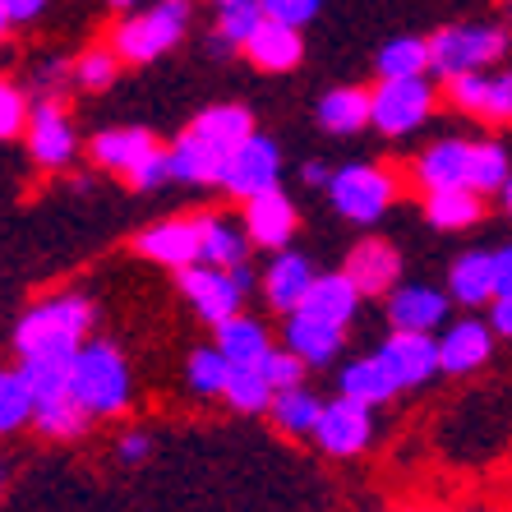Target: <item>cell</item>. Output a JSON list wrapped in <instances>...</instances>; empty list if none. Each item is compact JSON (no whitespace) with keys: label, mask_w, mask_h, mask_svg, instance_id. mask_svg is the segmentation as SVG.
<instances>
[{"label":"cell","mask_w":512,"mask_h":512,"mask_svg":"<svg viewBox=\"0 0 512 512\" xmlns=\"http://www.w3.org/2000/svg\"><path fill=\"white\" fill-rule=\"evenodd\" d=\"M84 157L93 162V171L116 176L130 194H157L171 185V157L167 143L157 139L143 125H111L97 130L93 139H84Z\"/></svg>","instance_id":"cell-2"},{"label":"cell","mask_w":512,"mask_h":512,"mask_svg":"<svg viewBox=\"0 0 512 512\" xmlns=\"http://www.w3.org/2000/svg\"><path fill=\"white\" fill-rule=\"evenodd\" d=\"M259 370L268 374V383H273V388H291V383H310V365H305V360L296 356V351H286L282 342L273 346V351H268V356L259 360Z\"/></svg>","instance_id":"cell-44"},{"label":"cell","mask_w":512,"mask_h":512,"mask_svg":"<svg viewBox=\"0 0 512 512\" xmlns=\"http://www.w3.org/2000/svg\"><path fill=\"white\" fill-rule=\"evenodd\" d=\"M494 199H499L503 217H512V176H508V185H503V190H499V194H494Z\"/></svg>","instance_id":"cell-53"},{"label":"cell","mask_w":512,"mask_h":512,"mask_svg":"<svg viewBox=\"0 0 512 512\" xmlns=\"http://www.w3.org/2000/svg\"><path fill=\"white\" fill-rule=\"evenodd\" d=\"M194 28V0H148L143 10L120 14L107 42L125 65H157L162 56L190 37Z\"/></svg>","instance_id":"cell-4"},{"label":"cell","mask_w":512,"mask_h":512,"mask_svg":"<svg viewBox=\"0 0 512 512\" xmlns=\"http://www.w3.org/2000/svg\"><path fill=\"white\" fill-rule=\"evenodd\" d=\"M120 70H125V60L116 56V47H111L107 37H102V42H88V47L74 56V88H79V93H111Z\"/></svg>","instance_id":"cell-35"},{"label":"cell","mask_w":512,"mask_h":512,"mask_svg":"<svg viewBox=\"0 0 512 512\" xmlns=\"http://www.w3.org/2000/svg\"><path fill=\"white\" fill-rule=\"evenodd\" d=\"M273 383L259 365H231L227 374V388H222V402L236 411V416H268V406H273Z\"/></svg>","instance_id":"cell-33"},{"label":"cell","mask_w":512,"mask_h":512,"mask_svg":"<svg viewBox=\"0 0 512 512\" xmlns=\"http://www.w3.org/2000/svg\"><path fill=\"white\" fill-rule=\"evenodd\" d=\"M5 480H10V471H5V462H0V494H5Z\"/></svg>","instance_id":"cell-56"},{"label":"cell","mask_w":512,"mask_h":512,"mask_svg":"<svg viewBox=\"0 0 512 512\" xmlns=\"http://www.w3.org/2000/svg\"><path fill=\"white\" fill-rule=\"evenodd\" d=\"M227 143L208 139L199 125H185L176 139L167 143L171 157V185H194V190H217L222 185V167H227Z\"/></svg>","instance_id":"cell-19"},{"label":"cell","mask_w":512,"mask_h":512,"mask_svg":"<svg viewBox=\"0 0 512 512\" xmlns=\"http://www.w3.org/2000/svg\"><path fill=\"white\" fill-rule=\"evenodd\" d=\"M319 10H323V0H263V14L291 28H310L319 19Z\"/></svg>","instance_id":"cell-45"},{"label":"cell","mask_w":512,"mask_h":512,"mask_svg":"<svg viewBox=\"0 0 512 512\" xmlns=\"http://www.w3.org/2000/svg\"><path fill=\"white\" fill-rule=\"evenodd\" d=\"M263 19H268V14H263V0H236V5H222V10H217L213 33L240 56V51H245V42L259 33Z\"/></svg>","instance_id":"cell-40"},{"label":"cell","mask_w":512,"mask_h":512,"mask_svg":"<svg viewBox=\"0 0 512 512\" xmlns=\"http://www.w3.org/2000/svg\"><path fill=\"white\" fill-rule=\"evenodd\" d=\"M28 93L33 97H65L74 88V56H37L28 65Z\"/></svg>","instance_id":"cell-42"},{"label":"cell","mask_w":512,"mask_h":512,"mask_svg":"<svg viewBox=\"0 0 512 512\" xmlns=\"http://www.w3.org/2000/svg\"><path fill=\"white\" fill-rule=\"evenodd\" d=\"M190 125H199L208 139L227 143V148H236L240 139H250V134L259 130V125H254V111L245 107V102H213V107H203Z\"/></svg>","instance_id":"cell-38"},{"label":"cell","mask_w":512,"mask_h":512,"mask_svg":"<svg viewBox=\"0 0 512 512\" xmlns=\"http://www.w3.org/2000/svg\"><path fill=\"white\" fill-rule=\"evenodd\" d=\"M51 0H5V10H10L14 24H37L42 14H47Z\"/></svg>","instance_id":"cell-49"},{"label":"cell","mask_w":512,"mask_h":512,"mask_svg":"<svg viewBox=\"0 0 512 512\" xmlns=\"http://www.w3.org/2000/svg\"><path fill=\"white\" fill-rule=\"evenodd\" d=\"M453 296L434 282H397L383 296V319L388 328H406V333H439L453 319Z\"/></svg>","instance_id":"cell-17"},{"label":"cell","mask_w":512,"mask_h":512,"mask_svg":"<svg viewBox=\"0 0 512 512\" xmlns=\"http://www.w3.org/2000/svg\"><path fill=\"white\" fill-rule=\"evenodd\" d=\"M314 277H319V268H314L310 254H300L286 245V250H277L273 259H268V268L259 273V296L268 310L286 319V314H296L300 305H305Z\"/></svg>","instance_id":"cell-20"},{"label":"cell","mask_w":512,"mask_h":512,"mask_svg":"<svg viewBox=\"0 0 512 512\" xmlns=\"http://www.w3.org/2000/svg\"><path fill=\"white\" fill-rule=\"evenodd\" d=\"M14 19H10V10H5V0H0V47H5V42H10V33H14Z\"/></svg>","instance_id":"cell-51"},{"label":"cell","mask_w":512,"mask_h":512,"mask_svg":"<svg viewBox=\"0 0 512 512\" xmlns=\"http://www.w3.org/2000/svg\"><path fill=\"white\" fill-rule=\"evenodd\" d=\"M443 291L453 296L457 310H489V300L499 296L494 291V250H462L448 263V277H443Z\"/></svg>","instance_id":"cell-24"},{"label":"cell","mask_w":512,"mask_h":512,"mask_svg":"<svg viewBox=\"0 0 512 512\" xmlns=\"http://www.w3.org/2000/svg\"><path fill=\"white\" fill-rule=\"evenodd\" d=\"M485 319L494 323V333H499V342H512V296H494V300H489Z\"/></svg>","instance_id":"cell-47"},{"label":"cell","mask_w":512,"mask_h":512,"mask_svg":"<svg viewBox=\"0 0 512 512\" xmlns=\"http://www.w3.org/2000/svg\"><path fill=\"white\" fill-rule=\"evenodd\" d=\"M503 24L512 28V0H503Z\"/></svg>","instance_id":"cell-54"},{"label":"cell","mask_w":512,"mask_h":512,"mask_svg":"<svg viewBox=\"0 0 512 512\" xmlns=\"http://www.w3.org/2000/svg\"><path fill=\"white\" fill-rule=\"evenodd\" d=\"M28 116H33V93H28L19 79L0 74V143L24 139Z\"/></svg>","instance_id":"cell-43"},{"label":"cell","mask_w":512,"mask_h":512,"mask_svg":"<svg viewBox=\"0 0 512 512\" xmlns=\"http://www.w3.org/2000/svg\"><path fill=\"white\" fill-rule=\"evenodd\" d=\"M374 434H379V411L337 393V397H328V402H323V416H319V425H314L310 443L319 448L323 457H337V462H346V457L370 453V448H374Z\"/></svg>","instance_id":"cell-12"},{"label":"cell","mask_w":512,"mask_h":512,"mask_svg":"<svg viewBox=\"0 0 512 512\" xmlns=\"http://www.w3.org/2000/svg\"><path fill=\"white\" fill-rule=\"evenodd\" d=\"M282 346L296 351L310 370H333L342 365V351H346V328L337 323H323L314 314H286L282 319Z\"/></svg>","instance_id":"cell-22"},{"label":"cell","mask_w":512,"mask_h":512,"mask_svg":"<svg viewBox=\"0 0 512 512\" xmlns=\"http://www.w3.org/2000/svg\"><path fill=\"white\" fill-rule=\"evenodd\" d=\"M374 74L379 79H416L429 74V37L420 33H397L374 51Z\"/></svg>","instance_id":"cell-32"},{"label":"cell","mask_w":512,"mask_h":512,"mask_svg":"<svg viewBox=\"0 0 512 512\" xmlns=\"http://www.w3.org/2000/svg\"><path fill=\"white\" fill-rule=\"evenodd\" d=\"M93 323H97V305L88 291H51V296L33 300L19 319H14V333L10 346L14 356L28 360V356H60V360H74V351L93 337Z\"/></svg>","instance_id":"cell-1"},{"label":"cell","mask_w":512,"mask_h":512,"mask_svg":"<svg viewBox=\"0 0 512 512\" xmlns=\"http://www.w3.org/2000/svg\"><path fill=\"white\" fill-rule=\"evenodd\" d=\"M213 346L231 360V365H259V360L277 346V337L259 314L240 310V314H231V319H222L213 328Z\"/></svg>","instance_id":"cell-27"},{"label":"cell","mask_w":512,"mask_h":512,"mask_svg":"<svg viewBox=\"0 0 512 512\" xmlns=\"http://www.w3.org/2000/svg\"><path fill=\"white\" fill-rule=\"evenodd\" d=\"M439 370L443 379H476L494 365L499 351V333L480 310H466L462 319H448L439 328Z\"/></svg>","instance_id":"cell-11"},{"label":"cell","mask_w":512,"mask_h":512,"mask_svg":"<svg viewBox=\"0 0 512 512\" xmlns=\"http://www.w3.org/2000/svg\"><path fill=\"white\" fill-rule=\"evenodd\" d=\"M323 194H328V203H333V213L342 222L374 227L397 203L402 180H397L393 167H383V162H342V167H333V180H328Z\"/></svg>","instance_id":"cell-7"},{"label":"cell","mask_w":512,"mask_h":512,"mask_svg":"<svg viewBox=\"0 0 512 512\" xmlns=\"http://www.w3.org/2000/svg\"><path fill=\"white\" fill-rule=\"evenodd\" d=\"M227 374H231V360L217 351L213 342L208 346H194L190 356H185V393L199 397V402H217L222 388H227Z\"/></svg>","instance_id":"cell-34"},{"label":"cell","mask_w":512,"mask_h":512,"mask_svg":"<svg viewBox=\"0 0 512 512\" xmlns=\"http://www.w3.org/2000/svg\"><path fill=\"white\" fill-rule=\"evenodd\" d=\"M443 107H453L457 116H476L489 125H512V70L494 65V70H471L439 79Z\"/></svg>","instance_id":"cell-13"},{"label":"cell","mask_w":512,"mask_h":512,"mask_svg":"<svg viewBox=\"0 0 512 512\" xmlns=\"http://www.w3.org/2000/svg\"><path fill=\"white\" fill-rule=\"evenodd\" d=\"M33 411H37V397L28 388L24 370L19 365H0V439L33 425Z\"/></svg>","instance_id":"cell-37"},{"label":"cell","mask_w":512,"mask_h":512,"mask_svg":"<svg viewBox=\"0 0 512 512\" xmlns=\"http://www.w3.org/2000/svg\"><path fill=\"white\" fill-rule=\"evenodd\" d=\"M342 273L360 286L365 300H383L402 282V250L383 236H360L342 259Z\"/></svg>","instance_id":"cell-21"},{"label":"cell","mask_w":512,"mask_h":512,"mask_svg":"<svg viewBox=\"0 0 512 512\" xmlns=\"http://www.w3.org/2000/svg\"><path fill=\"white\" fill-rule=\"evenodd\" d=\"M19 370H24V379H28V388H33L37 406L56 402V397H70V360H60V356H28V360H19Z\"/></svg>","instance_id":"cell-41"},{"label":"cell","mask_w":512,"mask_h":512,"mask_svg":"<svg viewBox=\"0 0 512 512\" xmlns=\"http://www.w3.org/2000/svg\"><path fill=\"white\" fill-rule=\"evenodd\" d=\"M240 222H245V236H250L254 250L277 254V250H286V245L296 240L300 208H296V199L277 185V190L254 194V199L240 203Z\"/></svg>","instance_id":"cell-18"},{"label":"cell","mask_w":512,"mask_h":512,"mask_svg":"<svg viewBox=\"0 0 512 512\" xmlns=\"http://www.w3.org/2000/svg\"><path fill=\"white\" fill-rule=\"evenodd\" d=\"M512 176V153L508 143L499 139H476V162H471V190H480L489 199V194H499L503 185H508Z\"/></svg>","instance_id":"cell-39"},{"label":"cell","mask_w":512,"mask_h":512,"mask_svg":"<svg viewBox=\"0 0 512 512\" xmlns=\"http://www.w3.org/2000/svg\"><path fill=\"white\" fill-rule=\"evenodd\" d=\"M282 171H286L282 143H277L273 134L254 130L250 139H240L227 153V167H222V185H217V190L231 194L236 203H245V199H254V194L277 190V185H282Z\"/></svg>","instance_id":"cell-10"},{"label":"cell","mask_w":512,"mask_h":512,"mask_svg":"<svg viewBox=\"0 0 512 512\" xmlns=\"http://www.w3.org/2000/svg\"><path fill=\"white\" fill-rule=\"evenodd\" d=\"M153 448H157V439L148 434L143 425H134V429H125L116 439V462L120 466H143L148 457H153Z\"/></svg>","instance_id":"cell-46"},{"label":"cell","mask_w":512,"mask_h":512,"mask_svg":"<svg viewBox=\"0 0 512 512\" xmlns=\"http://www.w3.org/2000/svg\"><path fill=\"white\" fill-rule=\"evenodd\" d=\"M420 213H425L429 227L448 231V236L476 231L485 222V194L466 190V185H457V190H429V194H420Z\"/></svg>","instance_id":"cell-29"},{"label":"cell","mask_w":512,"mask_h":512,"mask_svg":"<svg viewBox=\"0 0 512 512\" xmlns=\"http://www.w3.org/2000/svg\"><path fill=\"white\" fill-rule=\"evenodd\" d=\"M240 56L250 60L259 74H291L305 65V28L277 24V19H263L259 33L245 42Z\"/></svg>","instance_id":"cell-23"},{"label":"cell","mask_w":512,"mask_h":512,"mask_svg":"<svg viewBox=\"0 0 512 512\" xmlns=\"http://www.w3.org/2000/svg\"><path fill=\"white\" fill-rule=\"evenodd\" d=\"M176 291L190 305V314L208 328H217L222 319L245 310V300L259 291V273L250 268V259L236 268H217V263H190L176 273Z\"/></svg>","instance_id":"cell-6"},{"label":"cell","mask_w":512,"mask_h":512,"mask_svg":"<svg viewBox=\"0 0 512 512\" xmlns=\"http://www.w3.org/2000/svg\"><path fill=\"white\" fill-rule=\"evenodd\" d=\"M24 148H28V162L37 171H47V176L74 171V162L84 157V139H79V125H74L65 97H33Z\"/></svg>","instance_id":"cell-9"},{"label":"cell","mask_w":512,"mask_h":512,"mask_svg":"<svg viewBox=\"0 0 512 512\" xmlns=\"http://www.w3.org/2000/svg\"><path fill=\"white\" fill-rule=\"evenodd\" d=\"M360 305H365L360 286L351 282L342 268H333V273L314 277V286H310V296H305V305H300V314H314V319H323V323L351 328V323L360 319Z\"/></svg>","instance_id":"cell-26"},{"label":"cell","mask_w":512,"mask_h":512,"mask_svg":"<svg viewBox=\"0 0 512 512\" xmlns=\"http://www.w3.org/2000/svg\"><path fill=\"white\" fill-rule=\"evenodd\" d=\"M512 51V28L494 19H457L429 33V74L453 79L471 70H494Z\"/></svg>","instance_id":"cell-5"},{"label":"cell","mask_w":512,"mask_h":512,"mask_svg":"<svg viewBox=\"0 0 512 512\" xmlns=\"http://www.w3.org/2000/svg\"><path fill=\"white\" fill-rule=\"evenodd\" d=\"M33 429L42 434V439H51V443H74V439H84L88 429H93V416H88L74 397H56V402H42L33 411Z\"/></svg>","instance_id":"cell-36"},{"label":"cell","mask_w":512,"mask_h":512,"mask_svg":"<svg viewBox=\"0 0 512 512\" xmlns=\"http://www.w3.org/2000/svg\"><path fill=\"white\" fill-rule=\"evenodd\" d=\"M199 236H203V259L199 263H217V268H236L254 254L245 222L231 213H199Z\"/></svg>","instance_id":"cell-30"},{"label":"cell","mask_w":512,"mask_h":512,"mask_svg":"<svg viewBox=\"0 0 512 512\" xmlns=\"http://www.w3.org/2000/svg\"><path fill=\"white\" fill-rule=\"evenodd\" d=\"M323 416V397L314 393L310 383H291V388H277L273 406H268V420H273L277 434L286 439H310L314 425Z\"/></svg>","instance_id":"cell-31"},{"label":"cell","mask_w":512,"mask_h":512,"mask_svg":"<svg viewBox=\"0 0 512 512\" xmlns=\"http://www.w3.org/2000/svg\"><path fill=\"white\" fill-rule=\"evenodd\" d=\"M203 5H213V10H222V5H236V0H203Z\"/></svg>","instance_id":"cell-55"},{"label":"cell","mask_w":512,"mask_h":512,"mask_svg":"<svg viewBox=\"0 0 512 512\" xmlns=\"http://www.w3.org/2000/svg\"><path fill=\"white\" fill-rule=\"evenodd\" d=\"M328 180H333V167L310 157V162H300V185H310V190H328Z\"/></svg>","instance_id":"cell-50"},{"label":"cell","mask_w":512,"mask_h":512,"mask_svg":"<svg viewBox=\"0 0 512 512\" xmlns=\"http://www.w3.org/2000/svg\"><path fill=\"white\" fill-rule=\"evenodd\" d=\"M471 162H476V139L466 134H439L411 157V185L420 194L429 190H471Z\"/></svg>","instance_id":"cell-16"},{"label":"cell","mask_w":512,"mask_h":512,"mask_svg":"<svg viewBox=\"0 0 512 512\" xmlns=\"http://www.w3.org/2000/svg\"><path fill=\"white\" fill-rule=\"evenodd\" d=\"M70 397L93 420L125 416L134 402V370L130 356L107 337H88L70 360Z\"/></svg>","instance_id":"cell-3"},{"label":"cell","mask_w":512,"mask_h":512,"mask_svg":"<svg viewBox=\"0 0 512 512\" xmlns=\"http://www.w3.org/2000/svg\"><path fill=\"white\" fill-rule=\"evenodd\" d=\"M337 393L383 411V406H393L397 397H402V388H397V379L379 360V351H365V356H351L337 365Z\"/></svg>","instance_id":"cell-25"},{"label":"cell","mask_w":512,"mask_h":512,"mask_svg":"<svg viewBox=\"0 0 512 512\" xmlns=\"http://www.w3.org/2000/svg\"><path fill=\"white\" fill-rule=\"evenodd\" d=\"M494 291H499V296H512V240L494 250Z\"/></svg>","instance_id":"cell-48"},{"label":"cell","mask_w":512,"mask_h":512,"mask_svg":"<svg viewBox=\"0 0 512 512\" xmlns=\"http://www.w3.org/2000/svg\"><path fill=\"white\" fill-rule=\"evenodd\" d=\"M314 120H319L323 134H337V139H351V134L370 130V88L360 84H337L314 102Z\"/></svg>","instance_id":"cell-28"},{"label":"cell","mask_w":512,"mask_h":512,"mask_svg":"<svg viewBox=\"0 0 512 512\" xmlns=\"http://www.w3.org/2000/svg\"><path fill=\"white\" fill-rule=\"evenodd\" d=\"M148 0H107V10H116V14H134V10H143Z\"/></svg>","instance_id":"cell-52"},{"label":"cell","mask_w":512,"mask_h":512,"mask_svg":"<svg viewBox=\"0 0 512 512\" xmlns=\"http://www.w3.org/2000/svg\"><path fill=\"white\" fill-rule=\"evenodd\" d=\"M374 351H379V360L388 365V374L397 379L402 393H420V388H429L434 379H443V370H439V337L434 333L388 328Z\"/></svg>","instance_id":"cell-15"},{"label":"cell","mask_w":512,"mask_h":512,"mask_svg":"<svg viewBox=\"0 0 512 512\" xmlns=\"http://www.w3.org/2000/svg\"><path fill=\"white\" fill-rule=\"evenodd\" d=\"M443 93L434 88L429 74L416 79H379L370 88V130L383 139H411L434 120Z\"/></svg>","instance_id":"cell-8"},{"label":"cell","mask_w":512,"mask_h":512,"mask_svg":"<svg viewBox=\"0 0 512 512\" xmlns=\"http://www.w3.org/2000/svg\"><path fill=\"white\" fill-rule=\"evenodd\" d=\"M130 250L143 263H157L167 273H180L190 263L203 259V236H199V213H180V217H157L139 236L130 240Z\"/></svg>","instance_id":"cell-14"}]
</instances>
